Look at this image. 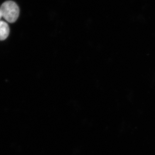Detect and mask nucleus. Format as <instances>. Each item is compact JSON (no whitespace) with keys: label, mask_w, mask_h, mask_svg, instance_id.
<instances>
[{"label":"nucleus","mask_w":155,"mask_h":155,"mask_svg":"<svg viewBox=\"0 0 155 155\" xmlns=\"http://www.w3.org/2000/svg\"><path fill=\"white\" fill-rule=\"evenodd\" d=\"M2 17L6 21L14 23L17 21L19 14V9L17 4L13 1H7L1 6Z\"/></svg>","instance_id":"f257e3e1"},{"label":"nucleus","mask_w":155,"mask_h":155,"mask_svg":"<svg viewBox=\"0 0 155 155\" xmlns=\"http://www.w3.org/2000/svg\"><path fill=\"white\" fill-rule=\"evenodd\" d=\"M10 28L8 25L4 21L0 20V40H5L8 36Z\"/></svg>","instance_id":"f03ea898"},{"label":"nucleus","mask_w":155,"mask_h":155,"mask_svg":"<svg viewBox=\"0 0 155 155\" xmlns=\"http://www.w3.org/2000/svg\"><path fill=\"white\" fill-rule=\"evenodd\" d=\"M2 17V11H1V8H0V19Z\"/></svg>","instance_id":"7ed1b4c3"}]
</instances>
